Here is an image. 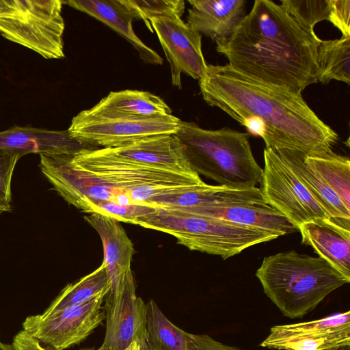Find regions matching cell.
Listing matches in <instances>:
<instances>
[{"instance_id": "6da1fadb", "label": "cell", "mask_w": 350, "mask_h": 350, "mask_svg": "<svg viewBox=\"0 0 350 350\" xmlns=\"http://www.w3.org/2000/svg\"><path fill=\"white\" fill-rule=\"evenodd\" d=\"M199 85L208 105L239 124L247 118L261 121L267 148L315 156L332 152L338 140V134L318 117L301 94L254 80L228 64L208 65Z\"/></svg>"}, {"instance_id": "7a4b0ae2", "label": "cell", "mask_w": 350, "mask_h": 350, "mask_svg": "<svg viewBox=\"0 0 350 350\" xmlns=\"http://www.w3.org/2000/svg\"><path fill=\"white\" fill-rule=\"evenodd\" d=\"M321 39L280 4L256 0L232 35L216 50L235 71L254 80L301 94L318 83Z\"/></svg>"}, {"instance_id": "3957f363", "label": "cell", "mask_w": 350, "mask_h": 350, "mask_svg": "<svg viewBox=\"0 0 350 350\" xmlns=\"http://www.w3.org/2000/svg\"><path fill=\"white\" fill-rule=\"evenodd\" d=\"M256 276L267 297L290 319L303 318L350 282L323 258L295 250L265 257Z\"/></svg>"}, {"instance_id": "277c9868", "label": "cell", "mask_w": 350, "mask_h": 350, "mask_svg": "<svg viewBox=\"0 0 350 350\" xmlns=\"http://www.w3.org/2000/svg\"><path fill=\"white\" fill-rule=\"evenodd\" d=\"M249 135L228 127L204 129L183 120L172 134L194 172L233 188L254 187L262 178Z\"/></svg>"}, {"instance_id": "5b68a950", "label": "cell", "mask_w": 350, "mask_h": 350, "mask_svg": "<svg viewBox=\"0 0 350 350\" xmlns=\"http://www.w3.org/2000/svg\"><path fill=\"white\" fill-rule=\"evenodd\" d=\"M136 225L169 234L190 250L226 260L250 247L280 237L213 218L157 208L137 220Z\"/></svg>"}, {"instance_id": "8992f818", "label": "cell", "mask_w": 350, "mask_h": 350, "mask_svg": "<svg viewBox=\"0 0 350 350\" xmlns=\"http://www.w3.org/2000/svg\"><path fill=\"white\" fill-rule=\"evenodd\" d=\"M74 166L96 177L133 204L150 205L152 199L203 184L197 174L172 172L124 161L84 148L71 154Z\"/></svg>"}, {"instance_id": "52a82bcc", "label": "cell", "mask_w": 350, "mask_h": 350, "mask_svg": "<svg viewBox=\"0 0 350 350\" xmlns=\"http://www.w3.org/2000/svg\"><path fill=\"white\" fill-rule=\"evenodd\" d=\"M61 0H0V34L45 59H62L65 23Z\"/></svg>"}, {"instance_id": "ba28073f", "label": "cell", "mask_w": 350, "mask_h": 350, "mask_svg": "<svg viewBox=\"0 0 350 350\" xmlns=\"http://www.w3.org/2000/svg\"><path fill=\"white\" fill-rule=\"evenodd\" d=\"M180 120L172 114L144 118L94 113L85 109L72 119L68 131L91 148H110L149 136L173 134Z\"/></svg>"}, {"instance_id": "9c48e42d", "label": "cell", "mask_w": 350, "mask_h": 350, "mask_svg": "<svg viewBox=\"0 0 350 350\" xmlns=\"http://www.w3.org/2000/svg\"><path fill=\"white\" fill-rule=\"evenodd\" d=\"M260 190L267 204L297 229L310 221L330 217L302 185L278 152L265 148Z\"/></svg>"}, {"instance_id": "30bf717a", "label": "cell", "mask_w": 350, "mask_h": 350, "mask_svg": "<svg viewBox=\"0 0 350 350\" xmlns=\"http://www.w3.org/2000/svg\"><path fill=\"white\" fill-rule=\"evenodd\" d=\"M107 294L50 314L27 317L23 330L42 343L64 350L86 339L105 319L103 303Z\"/></svg>"}, {"instance_id": "8fae6325", "label": "cell", "mask_w": 350, "mask_h": 350, "mask_svg": "<svg viewBox=\"0 0 350 350\" xmlns=\"http://www.w3.org/2000/svg\"><path fill=\"white\" fill-rule=\"evenodd\" d=\"M277 350H340L350 346V311L271 327L259 345Z\"/></svg>"}, {"instance_id": "7c38bea8", "label": "cell", "mask_w": 350, "mask_h": 350, "mask_svg": "<svg viewBox=\"0 0 350 350\" xmlns=\"http://www.w3.org/2000/svg\"><path fill=\"white\" fill-rule=\"evenodd\" d=\"M72 154H40V170L57 193L68 204L86 213H92L94 204L98 201L117 202L118 197L124 193L74 166Z\"/></svg>"}, {"instance_id": "4fadbf2b", "label": "cell", "mask_w": 350, "mask_h": 350, "mask_svg": "<svg viewBox=\"0 0 350 350\" xmlns=\"http://www.w3.org/2000/svg\"><path fill=\"white\" fill-rule=\"evenodd\" d=\"M150 25L170 64L172 85L182 88V73L200 81L208 66L201 34L178 16L154 18Z\"/></svg>"}, {"instance_id": "5bb4252c", "label": "cell", "mask_w": 350, "mask_h": 350, "mask_svg": "<svg viewBox=\"0 0 350 350\" xmlns=\"http://www.w3.org/2000/svg\"><path fill=\"white\" fill-rule=\"evenodd\" d=\"M106 331L103 345L124 350L146 338V304L136 295L135 281L111 287L105 296Z\"/></svg>"}, {"instance_id": "9a60e30c", "label": "cell", "mask_w": 350, "mask_h": 350, "mask_svg": "<svg viewBox=\"0 0 350 350\" xmlns=\"http://www.w3.org/2000/svg\"><path fill=\"white\" fill-rule=\"evenodd\" d=\"M267 204L259 188H233L203 184L187 187L179 191L157 197L150 205L165 210L190 213L211 206Z\"/></svg>"}, {"instance_id": "2e32d148", "label": "cell", "mask_w": 350, "mask_h": 350, "mask_svg": "<svg viewBox=\"0 0 350 350\" xmlns=\"http://www.w3.org/2000/svg\"><path fill=\"white\" fill-rule=\"evenodd\" d=\"M103 155L135 164L185 174H196L172 134L149 136L122 145L96 148Z\"/></svg>"}, {"instance_id": "e0dca14e", "label": "cell", "mask_w": 350, "mask_h": 350, "mask_svg": "<svg viewBox=\"0 0 350 350\" xmlns=\"http://www.w3.org/2000/svg\"><path fill=\"white\" fill-rule=\"evenodd\" d=\"M298 230L302 244L311 246L319 257L350 280V219H316Z\"/></svg>"}, {"instance_id": "ac0fdd59", "label": "cell", "mask_w": 350, "mask_h": 350, "mask_svg": "<svg viewBox=\"0 0 350 350\" xmlns=\"http://www.w3.org/2000/svg\"><path fill=\"white\" fill-rule=\"evenodd\" d=\"M187 24L216 44L226 41L245 16V0H189Z\"/></svg>"}, {"instance_id": "d6986e66", "label": "cell", "mask_w": 350, "mask_h": 350, "mask_svg": "<svg viewBox=\"0 0 350 350\" xmlns=\"http://www.w3.org/2000/svg\"><path fill=\"white\" fill-rule=\"evenodd\" d=\"M91 148L71 137L67 131L31 126H14L0 131V149L22 153L72 154Z\"/></svg>"}, {"instance_id": "ffe728a7", "label": "cell", "mask_w": 350, "mask_h": 350, "mask_svg": "<svg viewBox=\"0 0 350 350\" xmlns=\"http://www.w3.org/2000/svg\"><path fill=\"white\" fill-rule=\"evenodd\" d=\"M188 214L219 219L279 237L298 230L281 213L268 204L211 206Z\"/></svg>"}, {"instance_id": "44dd1931", "label": "cell", "mask_w": 350, "mask_h": 350, "mask_svg": "<svg viewBox=\"0 0 350 350\" xmlns=\"http://www.w3.org/2000/svg\"><path fill=\"white\" fill-rule=\"evenodd\" d=\"M105 23L126 39L146 63L161 65L163 59L135 34L133 16L120 0H70L64 1Z\"/></svg>"}, {"instance_id": "7402d4cb", "label": "cell", "mask_w": 350, "mask_h": 350, "mask_svg": "<svg viewBox=\"0 0 350 350\" xmlns=\"http://www.w3.org/2000/svg\"><path fill=\"white\" fill-rule=\"evenodd\" d=\"M88 110L94 113L144 118L172 114L170 107L159 96L131 90L111 92Z\"/></svg>"}, {"instance_id": "603a6c76", "label": "cell", "mask_w": 350, "mask_h": 350, "mask_svg": "<svg viewBox=\"0 0 350 350\" xmlns=\"http://www.w3.org/2000/svg\"><path fill=\"white\" fill-rule=\"evenodd\" d=\"M276 151L329 217L350 219V209L346 207L322 178L307 165L305 154L286 149Z\"/></svg>"}, {"instance_id": "cb8c5ba5", "label": "cell", "mask_w": 350, "mask_h": 350, "mask_svg": "<svg viewBox=\"0 0 350 350\" xmlns=\"http://www.w3.org/2000/svg\"><path fill=\"white\" fill-rule=\"evenodd\" d=\"M318 83L350 82V36L322 40L317 49Z\"/></svg>"}, {"instance_id": "d4e9b609", "label": "cell", "mask_w": 350, "mask_h": 350, "mask_svg": "<svg viewBox=\"0 0 350 350\" xmlns=\"http://www.w3.org/2000/svg\"><path fill=\"white\" fill-rule=\"evenodd\" d=\"M305 162L350 209V160L333 151L305 157Z\"/></svg>"}, {"instance_id": "484cf974", "label": "cell", "mask_w": 350, "mask_h": 350, "mask_svg": "<svg viewBox=\"0 0 350 350\" xmlns=\"http://www.w3.org/2000/svg\"><path fill=\"white\" fill-rule=\"evenodd\" d=\"M110 284L105 265L65 286L43 314L83 304L100 294H107Z\"/></svg>"}, {"instance_id": "4316f807", "label": "cell", "mask_w": 350, "mask_h": 350, "mask_svg": "<svg viewBox=\"0 0 350 350\" xmlns=\"http://www.w3.org/2000/svg\"><path fill=\"white\" fill-rule=\"evenodd\" d=\"M187 334L174 325L154 300L146 304V339L152 350H186Z\"/></svg>"}, {"instance_id": "83f0119b", "label": "cell", "mask_w": 350, "mask_h": 350, "mask_svg": "<svg viewBox=\"0 0 350 350\" xmlns=\"http://www.w3.org/2000/svg\"><path fill=\"white\" fill-rule=\"evenodd\" d=\"M133 19L142 20L153 32L150 21L154 18L178 16L184 13L185 3L182 0H120Z\"/></svg>"}, {"instance_id": "f1b7e54d", "label": "cell", "mask_w": 350, "mask_h": 350, "mask_svg": "<svg viewBox=\"0 0 350 350\" xmlns=\"http://www.w3.org/2000/svg\"><path fill=\"white\" fill-rule=\"evenodd\" d=\"M280 5L304 26L314 31L315 25L328 21L330 0H281Z\"/></svg>"}, {"instance_id": "f546056e", "label": "cell", "mask_w": 350, "mask_h": 350, "mask_svg": "<svg viewBox=\"0 0 350 350\" xmlns=\"http://www.w3.org/2000/svg\"><path fill=\"white\" fill-rule=\"evenodd\" d=\"M157 208L146 204L122 205L112 200H100L94 204L92 213L113 218L119 222L136 224L139 218L153 213Z\"/></svg>"}, {"instance_id": "4dcf8cb0", "label": "cell", "mask_w": 350, "mask_h": 350, "mask_svg": "<svg viewBox=\"0 0 350 350\" xmlns=\"http://www.w3.org/2000/svg\"><path fill=\"white\" fill-rule=\"evenodd\" d=\"M23 156L18 152L0 149V206L10 211L12 177L18 161Z\"/></svg>"}, {"instance_id": "1f68e13d", "label": "cell", "mask_w": 350, "mask_h": 350, "mask_svg": "<svg viewBox=\"0 0 350 350\" xmlns=\"http://www.w3.org/2000/svg\"><path fill=\"white\" fill-rule=\"evenodd\" d=\"M328 21L342 33L350 36V1L330 0V13Z\"/></svg>"}, {"instance_id": "d6a6232c", "label": "cell", "mask_w": 350, "mask_h": 350, "mask_svg": "<svg viewBox=\"0 0 350 350\" xmlns=\"http://www.w3.org/2000/svg\"><path fill=\"white\" fill-rule=\"evenodd\" d=\"M186 350H245L222 344L206 334H187Z\"/></svg>"}, {"instance_id": "836d02e7", "label": "cell", "mask_w": 350, "mask_h": 350, "mask_svg": "<svg viewBox=\"0 0 350 350\" xmlns=\"http://www.w3.org/2000/svg\"><path fill=\"white\" fill-rule=\"evenodd\" d=\"M12 345L14 350H56L49 346L44 347L23 329L15 335Z\"/></svg>"}, {"instance_id": "e575fe53", "label": "cell", "mask_w": 350, "mask_h": 350, "mask_svg": "<svg viewBox=\"0 0 350 350\" xmlns=\"http://www.w3.org/2000/svg\"><path fill=\"white\" fill-rule=\"evenodd\" d=\"M124 350H142V348L138 341H134Z\"/></svg>"}, {"instance_id": "d590c367", "label": "cell", "mask_w": 350, "mask_h": 350, "mask_svg": "<svg viewBox=\"0 0 350 350\" xmlns=\"http://www.w3.org/2000/svg\"><path fill=\"white\" fill-rule=\"evenodd\" d=\"M139 343L140 344L142 350H152L151 347L149 346L146 338L139 341Z\"/></svg>"}, {"instance_id": "8d00e7d4", "label": "cell", "mask_w": 350, "mask_h": 350, "mask_svg": "<svg viewBox=\"0 0 350 350\" xmlns=\"http://www.w3.org/2000/svg\"><path fill=\"white\" fill-rule=\"evenodd\" d=\"M0 350H14V349L12 344L10 345L0 342Z\"/></svg>"}, {"instance_id": "74e56055", "label": "cell", "mask_w": 350, "mask_h": 350, "mask_svg": "<svg viewBox=\"0 0 350 350\" xmlns=\"http://www.w3.org/2000/svg\"><path fill=\"white\" fill-rule=\"evenodd\" d=\"M79 350H111L109 348L106 347L105 346L103 345L100 347L96 349V348H83L80 349Z\"/></svg>"}, {"instance_id": "f35d334b", "label": "cell", "mask_w": 350, "mask_h": 350, "mask_svg": "<svg viewBox=\"0 0 350 350\" xmlns=\"http://www.w3.org/2000/svg\"><path fill=\"white\" fill-rule=\"evenodd\" d=\"M6 211H10L6 208H4V207L0 206V214H1L3 212H6Z\"/></svg>"}, {"instance_id": "ab89813d", "label": "cell", "mask_w": 350, "mask_h": 350, "mask_svg": "<svg viewBox=\"0 0 350 350\" xmlns=\"http://www.w3.org/2000/svg\"><path fill=\"white\" fill-rule=\"evenodd\" d=\"M340 350H350L349 347H344L340 349Z\"/></svg>"}]
</instances>
